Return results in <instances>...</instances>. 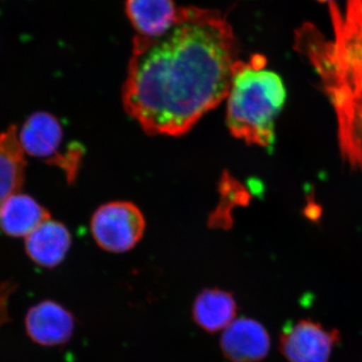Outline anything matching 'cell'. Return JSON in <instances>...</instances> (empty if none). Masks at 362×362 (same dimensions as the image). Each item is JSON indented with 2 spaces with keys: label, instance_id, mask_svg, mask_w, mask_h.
Here are the masks:
<instances>
[{
  "label": "cell",
  "instance_id": "obj_1",
  "mask_svg": "<svg viewBox=\"0 0 362 362\" xmlns=\"http://www.w3.org/2000/svg\"><path fill=\"white\" fill-rule=\"evenodd\" d=\"M238 61L235 33L218 11L181 7L163 37H135L124 108L150 135L185 134L226 100Z\"/></svg>",
  "mask_w": 362,
  "mask_h": 362
},
{
  "label": "cell",
  "instance_id": "obj_2",
  "mask_svg": "<svg viewBox=\"0 0 362 362\" xmlns=\"http://www.w3.org/2000/svg\"><path fill=\"white\" fill-rule=\"evenodd\" d=\"M287 90L276 71L267 69L264 56L239 61L233 68L226 95V126L247 144L273 146L276 121L284 108Z\"/></svg>",
  "mask_w": 362,
  "mask_h": 362
},
{
  "label": "cell",
  "instance_id": "obj_3",
  "mask_svg": "<svg viewBox=\"0 0 362 362\" xmlns=\"http://www.w3.org/2000/svg\"><path fill=\"white\" fill-rule=\"evenodd\" d=\"M146 228L139 207L130 202H111L95 211L90 232L98 246L113 254H123L137 246Z\"/></svg>",
  "mask_w": 362,
  "mask_h": 362
},
{
  "label": "cell",
  "instance_id": "obj_4",
  "mask_svg": "<svg viewBox=\"0 0 362 362\" xmlns=\"http://www.w3.org/2000/svg\"><path fill=\"white\" fill-rule=\"evenodd\" d=\"M339 341L337 329H326L322 324L302 319L285 326L279 347L289 362H329Z\"/></svg>",
  "mask_w": 362,
  "mask_h": 362
},
{
  "label": "cell",
  "instance_id": "obj_5",
  "mask_svg": "<svg viewBox=\"0 0 362 362\" xmlns=\"http://www.w3.org/2000/svg\"><path fill=\"white\" fill-rule=\"evenodd\" d=\"M220 344L228 361L261 362L270 351L271 338L263 324L243 317L223 331Z\"/></svg>",
  "mask_w": 362,
  "mask_h": 362
},
{
  "label": "cell",
  "instance_id": "obj_6",
  "mask_svg": "<svg viewBox=\"0 0 362 362\" xmlns=\"http://www.w3.org/2000/svg\"><path fill=\"white\" fill-rule=\"evenodd\" d=\"M75 317L68 309L52 300L35 305L25 317V329L33 342L42 346L64 345L73 337Z\"/></svg>",
  "mask_w": 362,
  "mask_h": 362
},
{
  "label": "cell",
  "instance_id": "obj_7",
  "mask_svg": "<svg viewBox=\"0 0 362 362\" xmlns=\"http://www.w3.org/2000/svg\"><path fill=\"white\" fill-rule=\"evenodd\" d=\"M71 245V233L59 221H45L25 237V251L37 265L54 268L65 259Z\"/></svg>",
  "mask_w": 362,
  "mask_h": 362
},
{
  "label": "cell",
  "instance_id": "obj_8",
  "mask_svg": "<svg viewBox=\"0 0 362 362\" xmlns=\"http://www.w3.org/2000/svg\"><path fill=\"white\" fill-rule=\"evenodd\" d=\"M18 139L28 156L57 161L64 139L63 128L52 114L37 112L26 120Z\"/></svg>",
  "mask_w": 362,
  "mask_h": 362
},
{
  "label": "cell",
  "instance_id": "obj_9",
  "mask_svg": "<svg viewBox=\"0 0 362 362\" xmlns=\"http://www.w3.org/2000/svg\"><path fill=\"white\" fill-rule=\"evenodd\" d=\"M175 0H127L126 13L137 35L163 37L175 25L178 14Z\"/></svg>",
  "mask_w": 362,
  "mask_h": 362
},
{
  "label": "cell",
  "instance_id": "obj_10",
  "mask_svg": "<svg viewBox=\"0 0 362 362\" xmlns=\"http://www.w3.org/2000/svg\"><path fill=\"white\" fill-rule=\"evenodd\" d=\"M238 304L232 293L218 288L204 290L192 305L194 323L207 333L223 331L237 319Z\"/></svg>",
  "mask_w": 362,
  "mask_h": 362
},
{
  "label": "cell",
  "instance_id": "obj_11",
  "mask_svg": "<svg viewBox=\"0 0 362 362\" xmlns=\"http://www.w3.org/2000/svg\"><path fill=\"white\" fill-rule=\"evenodd\" d=\"M49 218L45 207L20 192L11 195L0 207V228L11 237H28Z\"/></svg>",
  "mask_w": 362,
  "mask_h": 362
},
{
  "label": "cell",
  "instance_id": "obj_12",
  "mask_svg": "<svg viewBox=\"0 0 362 362\" xmlns=\"http://www.w3.org/2000/svg\"><path fill=\"white\" fill-rule=\"evenodd\" d=\"M25 166V152L11 126L0 134V207L23 187Z\"/></svg>",
  "mask_w": 362,
  "mask_h": 362
},
{
  "label": "cell",
  "instance_id": "obj_13",
  "mask_svg": "<svg viewBox=\"0 0 362 362\" xmlns=\"http://www.w3.org/2000/svg\"><path fill=\"white\" fill-rule=\"evenodd\" d=\"M13 292V287L11 283H6L0 286V326L6 323L8 319V312H7V300Z\"/></svg>",
  "mask_w": 362,
  "mask_h": 362
},
{
  "label": "cell",
  "instance_id": "obj_14",
  "mask_svg": "<svg viewBox=\"0 0 362 362\" xmlns=\"http://www.w3.org/2000/svg\"><path fill=\"white\" fill-rule=\"evenodd\" d=\"M318 1H320V2H328V4H329V2L334 1V0H318Z\"/></svg>",
  "mask_w": 362,
  "mask_h": 362
}]
</instances>
